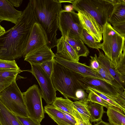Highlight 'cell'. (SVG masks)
Masks as SVG:
<instances>
[{
	"instance_id": "cell-1",
	"label": "cell",
	"mask_w": 125,
	"mask_h": 125,
	"mask_svg": "<svg viewBox=\"0 0 125 125\" xmlns=\"http://www.w3.org/2000/svg\"><path fill=\"white\" fill-rule=\"evenodd\" d=\"M36 22L29 2L15 25L0 36V59L12 60L23 56Z\"/></svg>"
},
{
	"instance_id": "cell-2",
	"label": "cell",
	"mask_w": 125,
	"mask_h": 125,
	"mask_svg": "<svg viewBox=\"0 0 125 125\" xmlns=\"http://www.w3.org/2000/svg\"><path fill=\"white\" fill-rule=\"evenodd\" d=\"M29 2L36 22L45 34L47 45L51 48L56 46L58 18L62 9L61 3L57 0H30Z\"/></svg>"
},
{
	"instance_id": "cell-3",
	"label": "cell",
	"mask_w": 125,
	"mask_h": 125,
	"mask_svg": "<svg viewBox=\"0 0 125 125\" xmlns=\"http://www.w3.org/2000/svg\"><path fill=\"white\" fill-rule=\"evenodd\" d=\"M51 80L56 91H59L65 98L77 101L75 92L81 88L75 72L54 61Z\"/></svg>"
},
{
	"instance_id": "cell-4",
	"label": "cell",
	"mask_w": 125,
	"mask_h": 125,
	"mask_svg": "<svg viewBox=\"0 0 125 125\" xmlns=\"http://www.w3.org/2000/svg\"><path fill=\"white\" fill-rule=\"evenodd\" d=\"M102 27L103 42L101 43L100 49L103 51L112 65L115 68L125 46V37L118 33L108 21Z\"/></svg>"
},
{
	"instance_id": "cell-5",
	"label": "cell",
	"mask_w": 125,
	"mask_h": 125,
	"mask_svg": "<svg viewBox=\"0 0 125 125\" xmlns=\"http://www.w3.org/2000/svg\"><path fill=\"white\" fill-rule=\"evenodd\" d=\"M71 3L74 10L86 11L102 27L108 21L113 7L112 0H75Z\"/></svg>"
},
{
	"instance_id": "cell-6",
	"label": "cell",
	"mask_w": 125,
	"mask_h": 125,
	"mask_svg": "<svg viewBox=\"0 0 125 125\" xmlns=\"http://www.w3.org/2000/svg\"><path fill=\"white\" fill-rule=\"evenodd\" d=\"M75 73L77 82L81 88L84 90L87 87L94 88L125 108V91L119 90L102 80Z\"/></svg>"
},
{
	"instance_id": "cell-7",
	"label": "cell",
	"mask_w": 125,
	"mask_h": 125,
	"mask_svg": "<svg viewBox=\"0 0 125 125\" xmlns=\"http://www.w3.org/2000/svg\"><path fill=\"white\" fill-rule=\"evenodd\" d=\"M16 81L0 92V100L7 109L15 115L28 117L22 93Z\"/></svg>"
},
{
	"instance_id": "cell-8",
	"label": "cell",
	"mask_w": 125,
	"mask_h": 125,
	"mask_svg": "<svg viewBox=\"0 0 125 125\" xmlns=\"http://www.w3.org/2000/svg\"><path fill=\"white\" fill-rule=\"evenodd\" d=\"M58 28L63 37L82 40L81 36L83 29L77 13L74 10L67 12L61 10L58 18Z\"/></svg>"
},
{
	"instance_id": "cell-9",
	"label": "cell",
	"mask_w": 125,
	"mask_h": 125,
	"mask_svg": "<svg viewBox=\"0 0 125 125\" xmlns=\"http://www.w3.org/2000/svg\"><path fill=\"white\" fill-rule=\"evenodd\" d=\"M28 117L40 123L44 117L40 90L34 84L22 93Z\"/></svg>"
},
{
	"instance_id": "cell-10",
	"label": "cell",
	"mask_w": 125,
	"mask_h": 125,
	"mask_svg": "<svg viewBox=\"0 0 125 125\" xmlns=\"http://www.w3.org/2000/svg\"><path fill=\"white\" fill-rule=\"evenodd\" d=\"M30 72L35 76L40 87L42 98L47 104H52L56 97V90L51 80L40 65L31 64Z\"/></svg>"
},
{
	"instance_id": "cell-11",
	"label": "cell",
	"mask_w": 125,
	"mask_h": 125,
	"mask_svg": "<svg viewBox=\"0 0 125 125\" xmlns=\"http://www.w3.org/2000/svg\"><path fill=\"white\" fill-rule=\"evenodd\" d=\"M79 19L83 29L93 38L95 41L100 42L103 39L102 27L89 13L85 10L77 11Z\"/></svg>"
},
{
	"instance_id": "cell-12",
	"label": "cell",
	"mask_w": 125,
	"mask_h": 125,
	"mask_svg": "<svg viewBox=\"0 0 125 125\" xmlns=\"http://www.w3.org/2000/svg\"><path fill=\"white\" fill-rule=\"evenodd\" d=\"M48 42L45 34L40 25L36 22L31 30L23 57L39 49L46 45Z\"/></svg>"
},
{
	"instance_id": "cell-13",
	"label": "cell",
	"mask_w": 125,
	"mask_h": 125,
	"mask_svg": "<svg viewBox=\"0 0 125 125\" xmlns=\"http://www.w3.org/2000/svg\"><path fill=\"white\" fill-rule=\"evenodd\" d=\"M53 60L55 62L68 69L76 73L83 76L96 78L105 81L97 71L92 69L84 63L66 60L61 57L56 53L55 54Z\"/></svg>"
},
{
	"instance_id": "cell-14",
	"label": "cell",
	"mask_w": 125,
	"mask_h": 125,
	"mask_svg": "<svg viewBox=\"0 0 125 125\" xmlns=\"http://www.w3.org/2000/svg\"><path fill=\"white\" fill-rule=\"evenodd\" d=\"M47 45L27 54L25 61L30 64L40 65L45 61L53 59L55 54Z\"/></svg>"
},
{
	"instance_id": "cell-15",
	"label": "cell",
	"mask_w": 125,
	"mask_h": 125,
	"mask_svg": "<svg viewBox=\"0 0 125 125\" xmlns=\"http://www.w3.org/2000/svg\"><path fill=\"white\" fill-rule=\"evenodd\" d=\"M22 12L16 9L8 0H0V23L6 21L15 24Z\"/></svg>"
},
{
	"instance_id": "cell-16",
	"label": "cell",
	"mask_w": 125,
	"mask_h": 125,
	"mask_svg": "<svg viewBox=\"0 0 125 125\" xmlns=\"http://www.w3.org/2000/svg\"><path fill=\"white\" fill-rule=\"evenodd\" d=\"M56 53L66 60L79 62V57L73 47L62 36L57 42Z\"/></svg>"
},
{
	"instance_id": "cell-17",
	"label": "cell",
	"mask_w": 125,
	"mask_h": 125,
	"mask_svg": "<svg viewBox=\"0 0 125 125\" xmlns=\"http://www.w3.org/2000/svg\"><path fill=\"white\" fill-rule=\"evenodd\" d=\"M99 52L98 60L100 64L105 68L116 81L125 89V77L122 75L110 63L107 57L102 51L98 50Z\"/></svg>"
},
{
	"instance_id": "cell-18",
	"label": "cell",
	"mask_w": 125,
	"mask_h": 125,
	"mask_svg": "<svg viewBox=\"0 0 125 125\" xmlns=\"http://www.w3.org/2000/svg\"><path fill=\"white\" fill-rule=\"evenodd\" d=\"M112 11L108 22L110 24L125 22V0H112Z\"/></svg>"
},
{
	"instance_id": "cell-19",
	"label": "cell",
	"mask_w": 125,
	"mask_h": 125,
	"mask_svg": "<svg viewBox=\"0 0 125 125\" xmlns=\"http://www.w3.org/2000/svg\"><path fill=\"white\" fill-rule=\"evenodd\" d=\"M46 113L58 125H74L65 117L63 112L52 104H47L44 106Z\"/></svg>"
},
{
	"instance_id": "cell-20",
	"label": "cell",
	"mask_w": 125,
	"mask_h": 125,
	"mask_svg": "<svg viewBox=\"0 0 125 125\" xmlns=\"http://www.w3.org/2000/svg\"><path fill=\"white\" fill-rule=\"evenodd\" d=\"M1 125H21L16 115L9 111L0 100Z\"/></svg>"
},
{
	"instance_id": "cell-21",
	"label": "cell",
	"mask_w": 125,
	"mask_h": 125,
	"mask_svg": "<svg viewBox=\"0 0 125 125\" xmlns=\"http://www.w3.org/2000/svg\"><path fill=\"white\" fill-rule=\"evenodd\" d=\"M87 107L90 115V121L97 122L101 121L104 111V106L98 103L88 101Z\"/></svg>"
},
{
	"instance_id": "cell-22",
	"label": "cell",
	"mask_w": 125,
	"mask_h": 125,
	"mask_svg": "<svg viewBox=\"0 0 125 125\" xmlns=\"http://www.w3.org/2000/svg\"><path fill=\"white\" fill-rule=\"evenodd\" d=\"M22 71H0V92L10 85Z\"/></svg>"
},
{
	"instance_id": "cell-23",
	"label": "cell",
	"mask_w": 125,
	"mask_h": 125,
	"mask_svg": "<svg viewBox=\"0 0 125 125\" xmlns=\"http://www.w3.org/2000/svg\"><path fill=\"white\" fill-rule=\"evenodd\" d=\"M107 115L111 125H125V113L120 110L111 107L107 108Z\"/></svg>"
},
{
	"instance_id": "cell-24",
	"label": "cell",
	"mask_w": 125,
	"mask_h": 125,
	"mask_svg": "<svg viewBox=\"0 0 125 125\" xmlns=\"http://www.w3.org/2000/svg\"><path fill=\"white\" fill-rule=\"evenodd\" d=\"M59 109L67 113L74 117V109L73 102L68 98L56 97L52 104Z\"/></svg>"
},
{
	"instance_id": "cell-25",
	"label": "cell",
	"mask_w": 125,
	"mask_h": 125,
	"mask_svg": "<svg viewBox=\"0 0 125 125\" xmlns=\"http://www.w3.org/2000/svg\"><path fill=\"white\" fill-rule=\"evenodd\" d=\"M63 37L73 47L79 57H87L88 56L89 50L82 40H77L67 37Z\"/></svg>"
},
{
	"instance_id": "cell-26",
	"label": "cell",
	"mask_w": 125,
	"mask_h": 125,
	"mask_svg": "<svg viewBox=\"0 0 125 125\" xmlns=\"http://www.w3.org/2000/svg\"><path fill=\"white\" fill-rule=\"evenodd\" d=\"M88 102L75 101L73 102L74 108L86 122H91L90 115L87 107Z\"/></svg>"
},
{
	"instance_id": "cell-27",
	"label": "cell",
	"mask_w": 125,
	"mask_h": 125,
	"mask_svg": "<svg viewBox=\"0 0 125 125\" xmlns=\"http://www.w3.org/2000/svg\"><path fill=\"white\" fill-rule=\"evenodd\" d=\"M81 38L83 43L89 47L97 50L100 49L101 43L95 42L93 37L84 29L81 35Z\"/></svg>"
},
{
	"instance_id": "cell-28",
	"label": "cell",
	"mask_w": 125,
	"mask_h": 125,
	"mask_svg": "<svg viewBox=\"0 0 125 125\" xmlns=\"http://www.w3.org/2000/svg\"><path fill=\"white\" fill-rule=\"evenodd\" d=\"M84 90L86 91L87 93H89L90 91L93 92L110 104L118 108L125 113V108H123L110 97L101 93L96 89L90 87H87Z\"/></svg>"
},
{
	"instance_id": "cell-29",
	"label": "cell",
	"mask_w": 125,
	"mask_h": 125,
	"mask_svg": "<svg viewBox=\"0 0 125 125\" xmlns=\"http://www.w3.org/2000/svg\"><path fill=\"white\" fill-rule=\"evenodd\" d=\"M88 93V101L98 103L105 107L107 108L109 107L121 110L118 108L110 104L93 92L90 91Z\"/></svg>"
},
{
	"instance_id": "cell-30",
	"label": "cell",
	"mask_w": 125,
	"mask_h": 125,
	"mask_svg": "<svg viewBox=\"0 0 125 125\" xmlns=\"http://www.w3.org/2000/svg\"><path fill=\"white\" fill-rule=\"evenodd\" d=\"M0 71H20L15 60H7L0 59Z\"/></svg>"
},
{
	"instance_id": "cell-31",
	"label": "cell",
	"mask_w": 125,
	"mask_h": 125,
	"mask_svg": "<svg viewBox=\"0 0 125 125\" xmlns=\"http://www.w3.org/2000/svg\"><path fill=\"white\" fill-rule=\"evenodd\" d=\"M123 51L115 68L122 75L125 77V46Z\"/></svg>"
},
{
	"instance_id": "cell-32",
	"label": "cell",
	"mask_w": 125,
	"mask_h": 125,
	"mask_svg": "<svg viewBox=\"0 0 125 125\" xmlns=\"http://www.w3.org/2000/svg\"><path fill=\"white\" fill-rule=\"evenodd\" d=\"M54 61L53 59L44 62L40 65L44 72L51 79L53 69Z\"/></svg>"
},
{
	"instance_id": "cell-33",
	"label": "cell",
	"mask_w": 125,
	"mask_h": 125,
	"mask_svg": "<svg viewBox=\"0 0 125 125\" xmlns=\"http://www.w3.org/2000/svg\"><path fill=\"white\" fill-rule=\"evenodd\" d=\"M16 116L21 125H41L40 123L30 117Z\"/></svg>"
},
{
	"instance_id": "cell-34",
	"label": "cell",
	"mask_w": 125,
	"mask_h": 125,
	"mask_svg": "<svg viewBox=\"0 0 125 125\" xmlns=\"http://www.w3.org/2000/svg\"><path fill=\"white\" fill-rule=\"evenodd\" d=\"M88 95L85 90L82 88L78 89L75 92V96L78 101H88Z\"/></svg>"
},
{
	"instance_id": "cell-35",
	"label": "cell",
	"mask_w": 125,
	"mask_h": 125,
	"mask_svg": "<svg viewBox=\"0 0 125 125\" xmlns=\"http://www.w3.org/2000/svg\"><path fill=\"white\" fill-rule=\"evenodd\" d=\"M91 59H90V64L89 66L92 69L97 71L99 68L100 64L99 61L98 57L96 53L94 56H90Z\"/></svg>"
},
{
	"instance_id": "cell-36",
	"label": "cell",
	"mask_w": 125,
	"mask_h": 125,
	"mask_svg": "<svg viewBox=\"0 0 125 125\" xmlns=\"http://www.w3.org/2000/svg\"><path fill=\"white\" fill-rule=\"evenodd\" d=\"M113 28L122 36L125 37V22L112 25Z\"/></svg>"
},
{
	"instance_id": "cell-37",
	"label": "cell",
	"mask_w": 125,
	"mask_h": 125,
	"mask_svg": "<svg viewBox=\"0 0 125 125\" xmlns=\"http://www.w3.org/2000/svg\"><path fill=\"white\" fill-rule=\"evenodd\" d=\"M74 117L76 120V125H92L91 122L88 123L86 121L75 109Z\"/></svg>"
},
{
	"instance_id": "cell-38",
	"label": "cell",
	"mask_w": 125,
	"mask_h": 125,
	"mask_svg": "<svg viewBox=\"0 0 125 125\" xmlns=\"http://www.w3.org/2000/svg\"><path fill=\"white\" fill-rule=\"evenodd\" d=\"M14 6L18 7L20 6L22 2V0H8Z\"/></svg>"
},
{
	"instance_id": "cell-39",
	"label": "cell",
	"mask_w": 125,
	"mask_h": 125,
	"mask_svg": "<svg viewBox=\"0 0 125 125\" xmlns=\"http://www.w3.org/2000/svg\"><path fill=\"white\" fill-rule=\"evenodd\" d=\"M64 10L67 12H71L74 10L72 5H63Z\"/></svg>"
},
{
	"instance_id": "cell-40",
	"label": "cell",
	"mask_w": 125,
	"mask_h": 125,
	"mask_svg": "<svg viewBox=\"0 0 125 125\" xmlns=\"http://www.w3.org/2000/svg\"><path fill=\"white\" fill-rule=\"evenodd\" d=\"M109 123L105 122L102 120L97 122V123L94 125H110Z\"/></svg>"
},
{
	"instance_id": "cell-41",
	"label": "cell",
	"mask_w": 125,
	"mask_h": 125,
	"mask_svg": "<svg viewBox=\"0 0 125 125\" xmlns=\"http://www.w3.org/2000/svg\"><path fill=\"white\" fill-rule=\"evenodd\" d=\"M4 28L0 25V36L4 33L5 31Z\"/></svg>"
},
{
	"instance_id": "cell-42",
	"label": "cell",
	"mask_w": 125,
	"mask_h": 125,
	"mask_svg": "<svg viewBox=\"0 0 125 125\" xmlns=\"http://www.w3.org/2000/svg\"></svg>"
},
{
	"instance_id": "cell-43",
	"label": "cell",
	"mask_w": 125,
	"mask_h": 125,
	"mask_svg": "<svg viewBox=\"0 0 125 125\" xmlns=\"http://www.w3.org/2000/svg\"></svg>"
},
{
	"instance_id": "cell-44",
	"label": "cell",
	"mask_w": 125,
	"mask_h": 125,
	"mask_svg": "<svg viewBox=\"0 0 125 125\" xmlns=\"http://www.w3.org/2000/svg\"></svg>"
}]
</instances>
